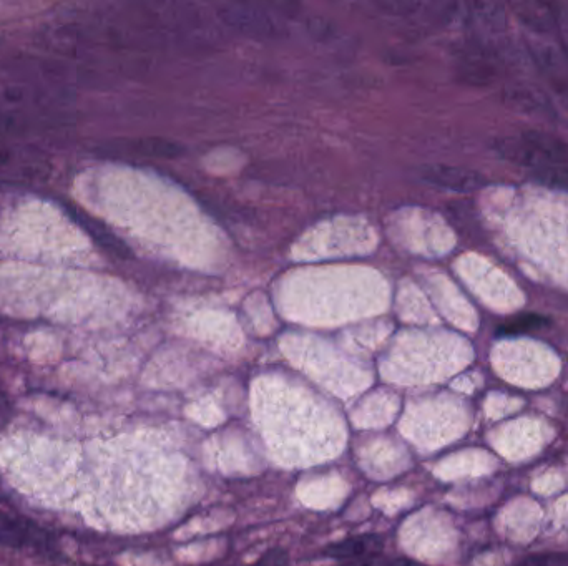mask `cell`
<instances>
[{"mask_svg": "<svg viewBox=\"0 0 568 566\" xmlns=\"http://www.w3.org/2000/svg\"><path fill=\"white\" fill-rule=\"evenodd\" d=\"M50 158L29 145L0 142V185H34L47 180Z\"/></svg>", "mask_w": 568, "mask_h": 566, "instance_id": "1", "label": "cell"}, {"mask_svg": "<svg viewBox=\"0 0 568 566\" xmlns=\"http://www.w3.org/2000/svg\"><path fill=\"white\" fill-rule=\"evenodd\" d=\"M419 176L429 185L456 193H472L487 185L485 176L480 175L479 171L461 166L426 165L419 170Z\"/></svg>", "mask_w": 568, "mask_h": 566, "instance_id": "2", "label": "cell"}, {"mask_svg": "<svg viewBox=\"0 0 568 566\" xmlns=\"http://www.w3.org/2000/svg\"><path fill=\"white\" fill-rule=\"evenodd\" d=\"M467 17L477 29V42L494 47L492 40L505 29L504 5L499 2H475Z\"/></svg>", "mask_w": 568, "mask_h": 566, "instance_id": "3", "label": "cell"}, {"mask_svg": "<svg viewBox=\"0 0 568 566\" xmlns=\"http://www.w3.org/2000/svg\"><path fill=\"white\" fill-rule=\"evenodd\" d=\"M514 9L530 35L554 37V34H557L555 12L550 5L537 0H527V2H515Z\"/></svg>", "mask_w": 568, "mask_h": 566, "instance_id": "4", "label": "cell"}, {"mask_svg": "<svg viewBox=\"0 0 568 566\" xmlns=\"http://www.w3.org/2000/svg\"><path fill=\"white\" fill-rule=\"evenodd\" d=\"M494 148L495 152L499 153L500 157L507 162L524 166V168H529L532 171L544 170L549 166L524 135L499 138L494 143Z\"/></svg>", "mask_w": 568, "mask_h": 566, "instance_id": "5", "label": "cell"}, {"mask_svg": "<svg viewBox=\"0 0 568 566\" xmlns=\"http://www.w3.org/2000/svg\"><path fill=\"white\" fill-rule=\"evenodd\" d=\"M382 548L384 540L379 535H359L329 545L324 548L323 555L333 560H361L376 557L382 552Z\"/></svg>", "mask_w": 568, "mask_h": 566, "instance_id": "6", "label": "cell"}, {"mask_svg": "<svg viewBox=\"0 0 568 566\" xmlns=\"http://www.w3.org/2000/svg\"><path fill=\"white\" fill-rule=\"evenodd\" d=\"M505 103L515 112L525 115H554L549 98L532 85H509L505 88Z\"/></svg>", "mask_w": 568, "mask_h": 566, "instance_id": "7", "label": "cell"}, {"mask_svg": "<svg viewBox=\"0 0 568 566\" xmlns=\"http://www.w3.org/2000/svg\"><path fill=\"white\" fill-rule=\"evenodd\" d=\"M532 147L539 152L540 157L544 158L549 166L568 165V145L557 137H552L544 132H525L522 133ZM547 166V168H549Z\"/></svg>", "mask_w": 568, "mask_h": 566, "instance_id": "8", "label": "cell"}, {"mask_svg": "<svg viewBox=\"0 0 568 566\" xmlns=\"http://www.w3.org/2000/svg\"><path fill=\"white\" fill-rule=\"evenodd\" d=\"M0 543L7 547H24L29 543V533L17 518L0 512Z\"/></svg>", "mask_w": 568, "mask_h": 566, "instance_id": "9", "label": "cell"}, {"mask_svg": "<svg viewBox=\"0 0 568 566\" xmlns=\"http://www.w3.org/2000/svg\"><path fill=\"white\" fill-rule=\"evenodd\" d=\"M545 324H547V318L539 316V314H519L500 327L499 332L504 336H520V334L537 331Z\"/></svg>", "mask_w": 568, "mask_h": 566, "instance_id": "10", "label": "cell"}, {"mask_svg": "<svg viewBox=\"0 0 568 566\" xmlns=\"http://www.w3.org/2000/svg\"><path fill=\"white\" fill-rule=\"evenodd\" d=\"M534 176L535 180H539L544 185L568 190V165L549 166L544 170L534 171Z\"/></svg>", "mask_w": 568, "mask_h": 566, "instance_id": "11", "label": "cell"}, {"mask_svg": "<svg viewBox=\"0 0 568 566\" xmlns=\"http://www.w3.org/2000/svg\"><path fill=\"white\" fill-rule=\"evenodd\" d=\"M555 24H557V39L560 49L568 57V4H559L554 9Z\"/></svg>", "mask_w": 568, "mask_h": 566, "instance_id": "12", "label": "cell"}, {"mask_svg": "<svg viewBox=\"0 0 568 566\" xmlns=\"http://www.w3.org/2000/svg\"><path fill=\"white\" fill-rule=\"evenodd\" d=\"M251 566H288V553L281 550V548L270 550L255 565Z\"/></svg>", "mask_w": 568, "mask_h": 566, "instance_id": "13", "label": "cell"}, {"mask_svg": "<svg viewBox=\"0 0 568 566\" xmlns=\"http://www.w3.org/2000/svg\"><path fill=\"white\" fill-rule=\"evenodd\" d=\"M10 414H12L10 402L7 401V397L0 392V430L4 429L7 422H9Z\"/></svg>", "mask_w": 568, "mask_h": 566, "instance_id": "14", "label": "cell"}, {"mask_svg": "<svg viewBox=\"0 0 568 566\" xmlns=\"http://www.w3.org/2000/svg\"><path fill=\"white\" fill-rule=\"evenodd\" d=\"M386 566H426L422 565V563L414 562L411 558H396V560H392V562H387Z\"/></svg>", "mask_w": 568, "mask_h": 566, "instance_id": "15", "label": "cell"}]
</instances>
